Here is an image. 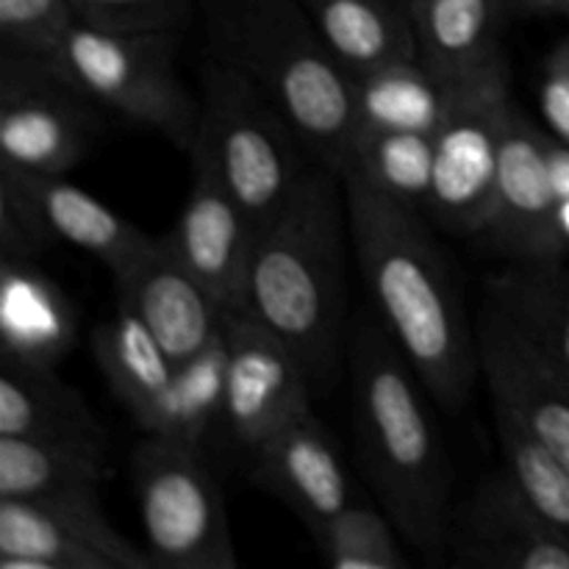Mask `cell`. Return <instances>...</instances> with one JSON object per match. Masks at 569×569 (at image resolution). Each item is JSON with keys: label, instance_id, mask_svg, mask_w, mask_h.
<instances>
[{"label": "cell", "instance_id": "6da1fadb", "mask_svg": "<svg viewBox=\"0 0 569 569\" xmlns=\"http://www.w3.org/2000/svg\"><path fill=\"white\" fill-rule=\"evenodd\" d=\"M350 237L383 328L422 387L448 409L470 400L481 376L478 333L420 209L342 176Z\"/></svg>", "mask_w": 569, "mask_h": 569}, {"label": "cell", "instance_id": "7a4b0ae2", "mask_svg": "<svg viewBox=\"0 0 569 569\" xmlns=\"http://www.w3.org/2000/svg\"><path fill=\"white\" fill-rule=\"evenodd\" d=\"M339 172L317 164L256 228L242 306L309 367L331 372L345 315V214Z\"/></svg>", "mask_w": 569, "mask_h": 569}, {"label": "cell", "instance_id": "3957f363", "mask_svg": "<svg viewBox=\"0 0 569 569\" xmlns=\"http://www.w3.org/2000/svg\"><path fill=\"white\" fill-rule=\"evenodd\" d=\"M211 59L244 72L278 106L317 164L342 176L359 137L353 76L298 0H200Z\"/></svg>", "mask_w": 569, "mask_h": 569}, {"label": "cell", "instance_id": "277c9868", "mask_svg": "<svg viewBox=\"0 0 569 569\" xmlns=\"http://www.w3.org/2000/svg\"><path fill=\"white\" fill-rule=\"evenodd\" d=\"M353 420L361 456L383 506L428 561L448 550L450 467L417 372L383 326L353 339Z\"/></svg>", "mask_w": 569, "mask_h": 569}, {"label": "cell", "instance_id": "5b68a950", "mask_svg": "<svg viewBox=\"0 0 569 569\" xmlns=\"http://www.w3.org/2000/svg\"><path fill=\"white\" fill-rule=\"evenodd\" d=\"M200 89L189 159L203 164L259 228L311 170L309 148L281 106L244 72L209 56Z\"/></svg>", "mask_w": 569, "mask_h": 569}, {"label": "cell", "instance_id": "8992f818", "mask_svg": "<svg viewBox=\"0 0 569 569\" xmlns=\"http://www.w3.org/2000/svg\"><path fill=\"white\" fill-rule=\"evenodd\" d=\"M176 50L178 31H114L76 20L50 61L103 111L189 153L200 103L178 76Z\"/></svg>", "mask_w": 569, "mask_h": 569}, {"label": "cell", "instance_id": "52a82bcc", "mask_svg": "<svg viewBox=\"0 0 569 569\" xmlns=\"http://www.w3.org/2000/svg\"><path fill=\"white\" fill-rule=\"evenodd\" d=\"M144 550L156 567L237 569L226 495L203 450L148 437L133 453Z\"/></svg>", "mask_w": 569, "mask_h": 569}, {"label": "cell", "instance_id": "ba28073f", "mask_svg": "<svg viewBox=\"0 0 569 569\" xmlns=\"http://www.w3.org/2000/svg\"><path fill=\"white\" fill-rule=\"evenodd\" d=\"M511 106L509 64L498 53L481 70L453 81L445 120L433 131V187L426 211L459 237H481L487 228Z\"/></svg>", "mask_w": 569, "mask_h": 569}, {"label": "cell", "instance_id": "9c48e42d", "mask_svg": "<svg viewBox=\"0 0 569 569\" xmlns=\"http://www.w3.org/2000/svg\"><path fill=\"white\" fill-rule=\"evenodd\" d=\"M103 109L50 56L0 53V170L67 176L98 142Z\"/></svg>", "mask_w": 569, "mask_h": 569}, {"label": "cell", "instance_id": "30bf717a", "mask_svg": "<svg viewBox=\"0 0 569 569\" xmlns=\"http://www.w3.org/2000/svg\"><path fill=\"white\" fill-rule=\"evenodd\" d=\"M3 569H153L148 550L122 537L98 492L44 500L0 498Z\"/></svg>", "mask_w": 569, "mask_h": 569}, {"label": "cell", "instance_id": "8fae6325", "mask_svg": "<svg viewBox=\"0 0 569 569\" xmlns=\"http://www.w3.org/2000/svg\"><path fill=\"white\" fill-rule=\"evenodd\" d=\"M226 411L222 426L253 453L278 428L311 409L306 361L244 309L226 311Z\"/></svg>", "mask_w": 569, "mask_h": 569}, {"label": "cell", "instance_id": "7c38bea8", "mask_svg": "<svg viewBox=\"0 0 569 569\" xmlns=\"http://www.w3.org/2000/svg\"><path fill=\"white\" fill-rule=\"evenodd\" d=\"M481 237L526 264L561 261L567 253L548 164V131L517 106L506 126L492 211Z\"/></svg>", "mask_w": 569, "mask_h": 569}, {"label": "cell", "instance_id": "4fadbf2b", "mask_svg": "<svg viewBox=\"0 0 569 569\" xmlns=\"http://www.w3.org/2000/svg\"><path fill=\"white\" fill-rule=\"evenodd\" d=\"M448 548L456 567L569 569V539L528 506L506 467L472 489Z\"/></svg>", "mask_w": 569, "mask_h": 569}, {"label": "cell", "instance_id": "5bb4252c", "mask_svg": "<svg viewBox=\"0 0 569 569\" xmlns=\"http://www.w3.org/2000/svg\"><path fill=\"white\" fill-rule=\"evenodd\" d=\"M161 239L226 309L242 306L256 222L198 161L181 214Z\"/></svg>", "mask_w": 569, "mask_h": 569}, {"label": "cell", "instance_id": "9a60e30c", "mask_svg": "<svg viewBox=\"0 0 569 569\" xmlns=\"http://www.w3.org/2000/svg\"><path fill=\"white\" fill-rule=\"evenodd\" d=\"M478 361L489 387L492 409L515 420L539 445L569 467V381L550 370L515 337L509 326L483 309Z\"/></svg>", "mask_w": 569, "mask_h": 569}, {"label": "cell", "instance_id": "2e32d148", "mask_svg": "<svg viewBox=\"0 0 569 569\" xmlns=\"http://www.w3.org/2000/svg\"><path fill=\"white\" fill-rule=\"evenodd\" d=\"M114 281L120 300L137 309L176 365L200 353L226 328V306L172 256L161 237Z\"/></svg>", "mask_w": 569, "mask_h": 569}, {"label": "cell", "instance_id": "e0dca14e", "mask_svg": "<svg viewBox=\"0 0 569 569\" xmlns=\"http://www.w3.org/2000/svg\"><path fill=\"white\" fill-rule=\"evenodd\" d=\"M253 470L261 487L287 503L309 533L353 503L342 456L311 409L253 450Z\"/></svg>", "mask_w": 569, "mask_h": 569}, {"label": "cell", "instance_id": "ac0fdd59", "mask_svg": "<svg viewBox=\"0 0 569 569\" xmlns=\"http://www.w3.org/2000/svg\"><path fill=\"white\" fill-rule=\"evenodd\" d=\"M0 176L11 178L26 194L53 242L92 253L109 267L111 276L128 270L153 244L156 237L67 181V176H17L9 170H0Z\"/></svg>", "mask_w": 569, "mask_h": 569}, {"label": "cell", "instance_id": "d6986e66", "mask_svg": "<svg viewBox=\"0 0 569 569\" xmlns=\"http://www.w3.org/2000/svg\"><path fill=\"white\" fill-rule=\"evenodd\" d=\"M78 337L76 309L37 261L3 259L0 267V348L9 359L56 367Z\"/></svg>", "mask_w": 569, "mask_h": 569}, {"label": "cell", "instance_id": "ffe728a7", "mask_svg": "<svg viewBox=\"0 0 569 569\" xmlns=\"http://www.w3.org/2000/svg\"><path fill=\"white\" fill-rule=\"evenodd\" d=\"M487 309L569 381V270L561 261H517L487 283Z\"/></svg>", "mask_w": 569, "mask_h": 569}, {"label": "cell", "instance_id": "44dd1931", "mask_svg": "<svg viewBox=\"0 0 569 569\" xmlns=\"http://www.w3.org/2000/svg\"><path fill=\"white\" fill-rule=\"evenodd\" d=\"M0 437L106 442L87 400L67 387L53 367L0 356Z\"/></svg>", "mask_w": 569, "mask_h": 569}, {"label": "cell", "instance_id": "7402d4cb", "mask_svg": "<svg viewBox=\"0 0 569 569\" xmlns=\"http://www.w3.org/2000/svg\"><path fill=\"white\" fill-rule=\"evenodd\" d=\"M515 0H409L417 53L445 81H459L500 53V28Z\"/></svg>", "mask_w": 569, "mask_h": 569}, {"label": "cell", "instance_id": "603a6c76", "mask_svg": "<svg viewBox=\"0 0 569 569\" xmlns=\"http://www.w3.org/2000/svg\"><path fill=\"white\" fill-rule=\"evenodd\" d=\"M350 76L417 53L415 28L400 0H298Z\"/></svg>", "mask_w": 569, "mask_h": 569}, {"label": "cell", "instance_id": "cb8c5ba5", "mask_svg": "<svg viewBox=\"0 0 569 569\" xmlns=\"http://www.w3.org/2000/svg\"><path fill=\"white\" fill-rule=\"evenodd\" d=\"M106 476L109 445L0 437V498L44 500L100 492Z\"/></svg>", "mask_w": 569, "mask_h": 569}, {"label": "cell", "instance_id": "d4e9b609", "mask_svg": "<svg viewBox=\"0 0 569 569\" xmlns=\"http://www.w3.org/2000/svg\"><path fill=\"white\" fill-rule=\"evenodd\" d=\"M361 131L433 133L448 111L453 83L439 78L420 56L395 59L353 78Z\"/></svg>", "mask_w": 569, "mask_h": 569}, {"label": "cell", "instance_id": "484cf974", "mask_svg": "<svg viewBox=\"0 0 569 569\" xmlns=\"http://www.w3.org/2000/svg\"><path fill=\"white\" fill-rule=\"evenodd\" d=\"M92 350L111 392L137 426H142L170 387L176 361L126 300H120L114 317L94 331Z\"/></svg>", "mask_w": 569, "mask_h": 569}, {"label": "cell", "instance_id": "4316f807", "mask_svg": "<svg viewBox=\"0 0 569 569\" xmlns=\"http://www.w3.org/2000/svg\"><path fill=\"white\" fill-rule=\"evenodd\" d=\"M226 370L228 348L222 328L214 342L206 345L192 359L176 365L170 387L139 428L148 437L203 450L211 428L222 422L226 411Z\"/></svg>", "mask_w": 569, "mask_h": 569}, {"label": "cell", "instance_id": "83f0119b", "mask_svg": "<svg viewBox=\"0 0 569 569\" xmlns=\"http://www.w3.org/2000/svg\"><path fill=\"white\" fill-rule=\"evenodd\" d=\"M342 176H356L383 198L426 211L433 187V133L361 131Z\"/></svg>", "mask_w": 569, "mask_h": 569}, {"label": "cell", "instance_id": "f1b7e54d", "mask_svg": "<svg viewBox=\"0 0 569 569\" xmlns=\"http://www.w3.org/2000/svg\"><path fill=\"white\" fill-rule=\"evenodd\" d=\"M495 428L503 450V467L533 511L569 539V467L559 456L522 431L515 420L495 411Z\"/></svg>", "mask_w": 569, "mask_h": 569}, {"label": "cell", "instance_id": "f546056e", "mask_svg": "<svg viewBox=\"0 0 569 569\" xmlns=\"http://www.w3.org/2000/svg\"><path fill=\"white\" fill-rule=\"evenodd\" d=\"M322 561L333 569H406L409 556L381 511L350 503L342 515L311 533Z\"/></svg>", "mask_w": 569, "mask_h": 569}, {"label": "cell", "instance_id": "4dcf8cb0", "mask_svg": "<svg viewBox=\"0 0 569 569\" xmlns=\"http://www.w3.org/2000/svg\"><path fill=\"white\" fill-rule=\"evenodd\" d=\"M76 22L70 0H0V44L3 50L53 56Z\"/></svg>", "mask_w": 569, "mask_h": 569}, {"label": "cell", "instance_id": "1f68e13d", "mask_svg": "<svg viewBox=\"0 0 569 569\" xmlns=\"http://www.w3.org/2000/svg\"><path fill=\"white\" fill-rule=\"evenodd\" d=\"M194 0H70L76 20L114 31H178Z\"/></svg>", "mask_w": 569, "mask_h": 569}, {"label": "cell", "instance_id": "d6a6232c", "mask_svg": "<svg viewBox=\"0 0 569 569\" xmlns=\"http://www.w3.org/2000/svg\"><path fill=\"white\" fill-rule=\"evenodd\" d=\"M53 244L37 211L11 178L0 176V259L37 261Z\"/></svg>", "mask_w": 569, "mask_h": 569}, {"label": "cell", "instance_id": "836d02e7", "mask_svg": "<svg viewBox=\"0 0 569 569\" xmlns=\"http://www.w3.org/2000/svg\"><path fill=\"white\" fill-rule=\"evenodd\" d=\"M539 111L548 133L569 144V37L548 53L539 78Z\"/></svg>", "mask_w": 569, "mask_h": 569}, {"label": "cell", "instance_id": "e575fe53", "mask_svg": "<svg viewBox=\"0 0 569 569\" xmlns=\"http://www.w3.org/2000/svg\"><path fill=\"white\" fill-rule=\"evenodd\" d=\"M526 14H561L569 17V0H515Z\"/></svg>", "mask_w": 569, "mask_h": 569}, {"label": "cell", "instance_id": "d590c367", "mask_svg": "<svg viewBox=\"0 0 569 569\" xmlns=\"http://www.w3.org/2000/svg\"><path fill=\"white\" fill-rule=\"evenodd\" d=\"M559 231H561V239H565V244L569 250V198L559 200Z\"/></svg>", "mask_w": 569, "mask_h": 569}, {"label": "cell", "instance_id": "8d00e7d4", "mask_svg": "<svg viewBox=\"0 0 569 569\" xmlns=\"http://www.w3.org/2000/svg\"><path fill=\"white\" fill-rule=\"evenodd\" d=\"M400 3H403V9H406V3H409V0H400Z\"/></svg>", "mask_w": 569, "mask_h": 569}]
</instances>
